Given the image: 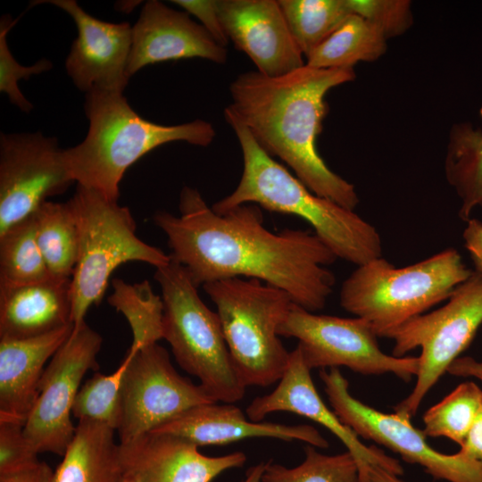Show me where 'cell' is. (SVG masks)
Instances as JSON below:
<instances>
[{"label":"cell","instance_id":"1","mask_svg":"<svg viewBox=\"0 0 482 482\" xmlns=\"http://www.w3.org/2000/svg\"><path fill=\"white\" fill-rule=\"evenodd\" d=\"M179 215L157 212L153 220L165 234L171 259L196 287L245 277L288 294L309 312L322 310L336 284L326 266L338 258L312 231H270L258 205L247 204L218 213L195 188L184 187Z\"/></svg>","mask_w":482,"mask_h":482},{"label":"cell","instance_id":"2","mask_svg":"<svg viewBox=\"0 0 482 482\" xmlns=\"http://www.w3.org/2000/svg\"><path fill=\"white\" fill-rule=\"evenodd\" d=\"M355 77L353 68L307 65L276 78L241 73L229 86L224 117L244 125L266 154L284 162L315 195L354 211L360 202L354 186L328 168L316 139L328 112L327 93Z\"/></svg>","mask_w":482,"mask_h":482},{"label":"cell","instance_id":"3","mask_svg":"<svg viewBox=\"0 0 482 482\" xmlns=\"http://www.w3.org/2000/svg\"><path fill=\"white\" fill-rule=\"evenodd\" d=\"M241 146L244 170L237 187L212 208L224 213L242 204L295 215L306 220L313 232L336 254L356 266L381 257L382 243L377 229L335 202L312 192L255 142L248 129L225 118Z\"/></svg>","mask_w":482,"mask_h":482},{"label":"cell","instance_id":"4","mask_svg":"<svg viewBox=\"0 0 482 482\" xmlns=\"http://www.w3.org/2000/svg\"><path fill=\"white\" fill-rule=\"evenodd\" d=\"M87 134L79 145L63 149L66 167L77 185L118 201L126 170L150 151L174 141L207 146L215 137L204 120L161 125L137 114L123 93L91 91L86 95Z\"/></svg>","mask_w":482,"mask_h":482},{"label":"cell","instance_id":"5","mask_svg":"<svg viewBox=\"0 0 482 482\" xmlns=\"http://www.w3.org/2000/svg\"><path fill=\"white\" fill-rule=\"evenodd\" d=\"M472 272L454 248L402 268L381 256L357 266L343 282L340 305L369 321L378 337H384L388 331L448 300Z\"/></svg>","mask_w":482,"mask_h":482},{"label":"cell","instance_id":"6","mask_svg":"<svg viewBox=\"0 0 482 482\" xmlns=\"http://www.w3.org/2000/svg\"><path fill=\"white\" fill-rule=\"evenodd\" d=\"M154 278L163 302V339L181 369L196 377L217 401L241 400L246 386L228 347L217 312L202 301L187 270L172 260Z\"/></svg>","mask_w":482,"mask_h":482},{"label":"cell","instance_id":"7","mask_svg":"<svg viewBox=\"0 0 482 482\" xmlns=\"http://www.w3.org/2000/svg\"><path fill=\"white\" fill-rule=\"evenodd\" d=\"M224 337L246 386L279 381L290 359L278 334L293 301L285 291L256 278H231L206 283Z\"/></svg>","mask_w":482,"mask_h":482},{"label":"cell","instance_id":"8","mask_svg":"<svg viewBox=\"0 0 482 482\" xmlns=\"http://www.w3.org/2000/svg\"><path fill=\"white\" fill-rule=\"evenodd\" d=\"M69 202L79 229V256L71 277V321L78 326L93 304H99L112 273L121 264L142 262L156 269L170 254L142 241L126 206L91 188L77 185Z\"/></svg>","mask_w":482,"mask_h":482},{"label":"cell","instance_id":"9","mask_svg":"<svg viewBox=\"0 0 482 482\" xmlns=\"http://www.w3.org/2000/svg\"><path fill=\"white\" fill-rule=\"evenodd\" d=\"M482 324V273L472 274L455 287L442 307L418 315L388 331L395 342L393 355L403 357L420 347L416 383L395 411L411 419L425 395L471 343Z\"/></svg>","mask_w":482,"mask_h":482},{"label":"cell","instance_id":"10","mask_svg":"<svg viewBox=\"0 0 482 482\" xmlns=\"http://www.w3.org/2000/svg\"><path fill=\"white\" fill-rule=\"evenodd\" d=\"M278 334L298 340L311 370L344 366L363 375L391 373L404 381L416 377L419 370V356L385 353L370 323L360 317L316 314L293 303Z\"/></svg>","mask_w":482,"mask_h":482},{"label":"cell","instance_id":"11","mask_svg":"<svg viewBox=\"0 0 482 482\" xmlns=\"http://www.w3.org/2000/svg\"><path fill=\"white\" fill-rule=\"evenodd\" d=\"M333 411L358 436L375 441L419 464L434 478L448 482H482V463L461 453L445 454L432 448L422 430L399 413L381 412L353 397L338 368L320 370Z\"/></svg>","mask_w":482,"mask_h":482},{"label":"cell","instance_id":"12","mask_svg":"<svg viewBox=\"0 0 482 482\" xmlns=\"http://www.w3.org/2000/svg\"><path fill=\"white\" fill-rule=\"evenodd\" d=\"M103 338L83 321L50 359L38 386V396L23 427L33 448L62 456L71 443L73 403L85 374L98 370Z\"/></svg>","mask_w":482,"mask_h":482},{"label":"cell","instance_id":"13","mask_svg":"<svg viewBox=\"0 0 482 482\" xmlns=\"http://www.w3.org/2000/svg\"><path fill=\"white\" fill-rule=\"evenodd\" d=\"M217 401L200 384L182 377L158 343L131 358L121 386L120 443L149 433L195 406Z\"/></svg>","mask_w":482,"mask_h":482},{"label":"cell","instance_id":"14","mask_svg":"<svg viewBox=\"0 0 482 482\" xmlns=\"http://www.w3.org/2000/svg\"><path fill=\"white\" fill-rule=\"evenodd\" d=\"M56 138L41 132L0 135V234L72 183Z\"/></svg>","mask_w":482,"mask_h":482},{"label":"cell","instance_id":"15","mask_svg":"<svg viewBox=\"0 0 482 482\" xmlns=\"http://www.w3.org/2000/svg\"><path fill=\"white\" fill-rule=\"evenodd\" d=\"M74 21L78 36L72 43L65 67L81 91L123 93L131 49L132 26L128 22L101 21L86 12L74 0H49Z\"/></svg>","mask_w":482,"mask_h":482},{"label":"cell","instance_id":"16","mask_svg":"<svg viewBox=\"0 0 482 482\" xmlns=\"http://www.w3.org/2000/svg\"><path fill=\"white\" fill-rule=\"evenodd\" d=\"M287 411L306 417L333 433L346 447L356 461L360 481L367 482L370 464H376L398 476L403 470L398 461L385 454L375 446H367L359 436L345 426L324 403L318 394L299 347L290 352L288 366L270 394L255 397L246 407L247 417L262 421L269 414Z\"/></svg>","mask_w":482,"mask_h":482},{"label":"cell","instance_id":"17","mask_svg":"<svg viewBox=\"0 0 482 482\" xmlns=\"http://www.w3.org/2000/svg\"><path fill=\"white\" fill-rule=\"evenodd\" d=\"M224 31L235 47L268 77H280L305 65L278 1L217 0Z\"/></svg>","mask_w":482,"mask_h":482},{"label":"cell","instance_id":"18","mask_svg":"<svg viewBox=\"0 0 482 482\" xmlns=\"http://www.w3.org/2000/svg\"><path fill=\"white\" fill-rule=\"evenodd\" d=\"M195 57L225 63L228 51L187 12L157 0L147 1L132 26L128 76L149 64Z\"/></svg>","mask_w":482,"mask_h":482},{"label":"cell","instance_id":"19","mask_svg":"<svg viewBox=\"0 0 482 482\" xmlns=\"http://www.w3.org/2000/svg\"><path fill=\"white\" fill-rule=\"evenodd\" d=\"M119 456L122 472L135 475L140 482H212L246 461L242 452L207 456L189 440L158 432L119 443Z\"/></svg>","mask_w":482,"mask_h":482},{"label":"cell","instance_id":"20","mask_svg":"<svg viewBox=\"0 0 482 482\" xmlns=\"http://www.w3.org/2000/svg\"><path fill=\"white\" fill-rule=\"evenodd\" d=\"M151 432L179 436L198 447L228 445L251 437L298 440L318 448L328 447L327 439L310 425L253 421L238 407L227 403L195 406Z\"/></svg>","mask_w":482,"mask_h":482},{"label":"cell","instance_id":"21","mask_svg":"<svg viewBox=\"0 0 482 482\" xmlns=\"http://www.w3.org/2000/svg\"><path fill=\"white\" fill-rule=\"evenodd\" d=\"M74 324L25 339H0V422L25 425L38 396L46 362Z\"/></svg>","mask_w":482,"mask_h":482},{"label":"cell","instance_id":"22","mask_svg":"<svg viewBox=\"0 0 482 482\" xmlns=\"http://www.w3.org/2000/svg\"><path fill=\"white\" fill-rule=\"evenodd\" d=\"M71 278L0 286V339H25L73 324Z\"/></svg>","mask_w":482,"mask_h":482},{"label":"cell","instance_id":"23","mask_svg":"<svg viewBox=\"0 0 482 482\" xmlns=\"http://www.w3.org/2000/svg\"><path fill=\"white\" fill-rule=\"evenodd\" d=\"M115 430L80 420L52 482H118L122 476Z\"/></svg>","mask_w":482,"mask_h":482},{"label":"cell","instance_id":"24","mask_svg":"<svg viewBox=\"0 0 482 482\" xmlns=\"http://www.w3.org/2000/svg\"><path fill=\"white\" fill-rule=\"evenodd\" d=\"M445 174L461 206L459 217L467 221L482 206V129L470 122L453 124L449 131Z\"/></svg>","mask_w":482,"mask_h":482},{"label":"cell","instance_id":"25","mask_svg":"<svg viewBox=\"0 0 482 482\" xmlns=\"http://www.w3.org/2000/svg\"><path fill=\"white\" fill-rule=\"evenodd\" d=\"M387 38L363 17L352 13L307 57L305 65L316 69L353 68L373 62L386 51Z\"/></svg>","mask_w":482,"mask_h":482},{"label":"cell","instance_id":"26","mask_svg":"<svg viewBox=\"0 0 482 482\" xmlns=\"http://www.w3.org/2000/svg\"><path fill=\"white\" fill-rule=\"evenodd\" d=\"M37 240L51 277L71 278L79 256V229L69 202L46 201L34 212Z\"/></svg>","mask_w":482,"mask_h":482},{"label":"cell","instance_id":"27","mask_svg":"<svg viewBox=\"0 0 482 482\" xmlns=\"http://www.w3.org/2000/svg\"><path fill=\"white\" fill-rule=\"evenodd\" d=\"M112 294L108 303L122 313L132 331L130 349L139 351L163 339V302L148 280L129 284L112 280Z\"/></svg>","mask_w":482,"mask_h":482},{"label":"cell","instance_id":"28","mask_svg":"<svg viewBox=\"0 0 482 482\" xmlns=\"http://www.w3.org/2000/svg\"><path fill=\"white\" fill-rule=\"evenodd\" d=\"M49 278L33 213L0 234V286L26 285Z\"/></svg>","mask_w":482,"mask_h":482},{"label":"cell","instance_id":"29","mask_svg":"<svg viewBox=\"0 0 482 482\" xmlns=\"http://www.w3.org/2000/svg\"><path fill=\"white\" fill-rule=\"evenodd\" d=\"M278 4L305 58L353 13L346 0H278Z\"/></svg>","mask_w":482,"mask_h":482},{"label":"cell","instance_id":"30","mask_svg":"<svg viewBox=\"0 0 482 482\" xmlns=\"http://www.w3.org/2000/svg\"><path fill=\"white\" fill-rule=\"evenodd\" d=\"M129 349L119 367L111 374L96 371L79 388L72 407V415L80 420L101 422L117 430L121 421V386L133 355Z\"/></svg>","mask_w":482,"mask_h":482},{"label":"cell","instance_id":"31","mask_svg":"<svg viewBox=\"0 0 482 482\" xmlns=\"http://www.w3.org/2000/svg\"><path fill=\"white\" fill-rule=\"evenodd\" d=\"M481 402L482 390L478 386L470 381L460 384L425 412L423 433L426 436L447 437L461 446Z\"/></svg>","mask_w":482,"mask_h":482},{"label":"cell","instance_id":"32","mask_svg":"<svg viewBox=\"0 0 482 482\" xmlns=\"http://www.w3.org/2000/svg\"><path fill=\"white\" fill-rule=\"evenodd\" d=\"M304 459L296 467L265 463L262 482H361L359 469L349 452L328 455L314 446L304 448Z\"/></svg>","mask_w":482,"mask_h":482},{"label":"cell","instance_id":"33","mask_svg":"<svg viewBox=\"0 0 482 482\" xmlns=\"http://www.w3.org/2000/svg\"><path fill=\"white\" fill-rule=\"evenodd\" d=\"M10 16H3L0 22V92L7 95L11 104L21 111L29 112L33 104L23 96L18 86L21 79H29L49 71L53 63L47 59H40L31 66L21 65L12 56L6 40V35L15 24Z\"/></svg>","mask_w":482,"mask_h":482},{"label":"cell","instance_id":"34","mask_svg":"<svg viewBox=\"0 0 482 482\" xmlns=\"http://www.w3.org/2000/svg\"><path fill=\"white\" fill-rule=\"evenodd\" d=\"M351 12L377 26L385 37H397L413 23L408 0H346Z\"/></svg>","mask_w":482,"mask_h":482},{"label":"cell","instance_id":"35","mask_svg":"<svg viewBox=\"0 0 482 482\" xmlns=\"http://www.w3.org/2000/svg\"><path fill=\"white\" fill-rule=\"evenodd\" d=\"M23 427L0 422V476L20 471L39 461L38 453L26 437Z\"/></svg>","mask_w":482,"mask_h":482},{"label":"cell","instance_id":"36","mask_svg":"<svg viewBox=\"0 0 482 482\" xmlns=\"http://www.w3.org/2000/svg\"><path fill=\"white\" fill-rule=\"evenodd\" d=\"M171 3L195 16L212 38L220 46L226 47L229 40L219 16L217 0H174Z\"/></svg>","mask_w":482,"mask_h":482},{"label":"cell","instance_id":"37","mask_svg":"<svg viewBox=\"0 0 482 482\" xmlns=\"http://www.w3.org/2000/svg\"><path fill=\"white\" fill-rule=\"evenodd\" d=\"M466 222L462 233L464 245L473 262L474 270L482 273V221L470 218Z\"/></svg>","mask_w":482,"mask_h":482},{"label":"cell","instance_id":"38","mask_svg":"<svg viewBox=\"0 0 482 482\" xmlns=\"http://www.w3.org/2000/svg\"><path fill=\"white\" fill-rule=\"evenodd\" d=\"M54 470L43 461L17 472L1 475L0 482H52Z\"/></svg>","mask_w":482,"mask_h":482},{"label":"cell","instance_id":"39","mask_svg":"<svg viewBox=\"0 0 482 482\" xmlns=\"http://www.w3.org/2000/svg\"><path fill=\"white\" fill-rule=\"evenodd\" d=\"M459 453L482 463V402Z\"/></svg>","mask_w":482,"mask_h":482},{"label":"cell","instance_id":"40","mask_svg":"<svg viewBox=\"0 0 482 482\" xmlns=\"http://www.w3.org/2000/svg\"><path fill=\"white\" fill-rule=\"evenodd\" d=\"M446 372L459 377H474L482 381V362L469 356L458 357Z\"/></svg>","mask_w":482,"mask_h":482},{"label":"cell","instance_id":"41","mask_svg":"<svg viewBox=\"0 0 482 482\" xmlns=\"http://www.w3.org/2000/svg\"><path fill=\"white\" fill-rule=\"evenodd\" d=\"M367 482H404L400 476L386 470V469L370 464L367 470Z\"/></svg>","mask_w":482,"mask_h":482},{"label":"cell","instance_id":"42","mask_svg":"<svg viewBox=\"0 0 482 482\" xmlns=\"http://www.w3.org/2000/svg\"><path fill=\"white\" fill-rule=\"evenodd\" d=\"M265 462H259L250 467L242 482H262V477L264 471Z\"/></svg>","mask_w":482,"mask_h":482},{"label":"cell","instance_id":"43","mask_svg":"<svg viewBox=\"0 0 482 482\" xmlns=\"http://www.w3.org/2000/svg\"><path fill=\"white\" fill-rule=\"evenodd\" d=\"M118 482H140V480L131 473H122Z\"/></svg>","mask_w":482,"mask_h":482}]
</instances>
